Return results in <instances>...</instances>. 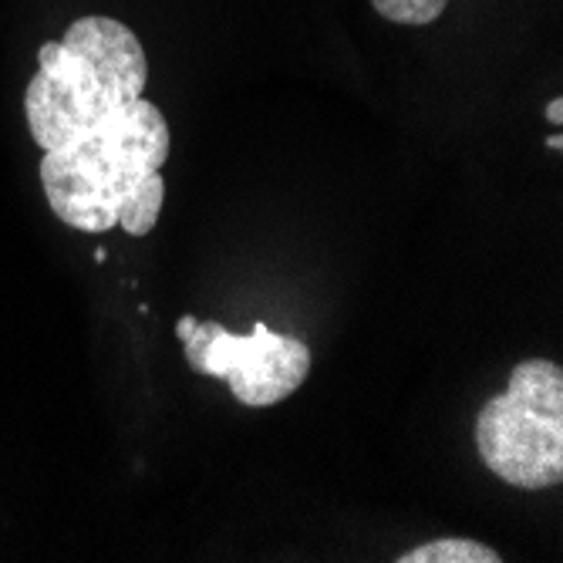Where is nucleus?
Segmentation results:
<instances>
[{
  "label": "nucleus",
  "mask_w": 563,
  "mask_h": 563,
  "mask_svg": "<svg viewBox=\"0 0 563 563\" xmlns=\"http://www.w3.org/2000/svg\"><path fill=\"white\" fill-rule=\"evenodd\" d=\"M395 560L398 563H499L503 556L486 543H476L466 537H445V540H429L422 547H412Z\"/></svg>",
  "instance_id": "5"
},
{
  "label": "nucleus",
  "mask_w": 563,
  "mask_h": 563,
  "mask_svg": "<svg viewBox=\"0 0 563 563\" xmlns=\"http://www.w3.org/2000/svg\"><path fill=\"white\" fill-rule=\"evenodd\" d=\"M176 338L196 375L220 378L246 408H271L290 398L311 375V347L294 334H277L264 321L250 334H233L220 321L179 318Z\"/></svg>",
  "instance_id": "4"
},
{
  "label": "nucleus",
  "mask_w": 563,
  "mask_h": 563,
  "mask_svg": "<svg viewBox=\"0 0 563 563\" xmlns=\"http://www.w3.org/2000/svg\"><path fill=\"white\" fill-rule=\"evenodd\" d=\"M169 145L163 109L148 98L132 101L81 139L44 152L37 173L51 213L81 233L119 227L129 236H148L166 202Z\"/></svg>",
  "instance_id": "1"
},
{
  "label": "nucleus",
  "mask_w": 563,
  "mask_h": 563,
  "mask_svg": "<svg viewBox=\"0 0 563 563\" xmlns=\"http://www.w3.org/2000/svg\"><path fill=\"white\" fill-rule=\"evenodd\" d=\"M563 119V98H550V106H547V122L550 125H560Z\"/></svg>",
  "instance_id": "7"
},
{
  "label": "nucleus",
  "mask_w": 563,
  "mask_h": 563,
  "mask_svg": "<svg viewBox=\"0 0 563 563\" xmlns=\"http://www.w3.org/2000/svg\"><path fill=\"white\" fill-rule=\"evenodd\" d=\"M449 0H372V8L391 21V24H405V27H426L435 24L442 18Z\"/></svg>",
  "instance_id": "6"
},
{
  "label": "nucleus",
  "mask_w": 563,
  "mask_h": 563,
  "mask_svg": "<svg viewBox=\"0 0 563 563\" xmlns=\"http://www.w3.org/2000/svg\"><path fill=\"white\" fill-rule=\"evenodd\" d=\"M148 58L139 34L115 21L78 18L62 41H44L37 71L24 88L31 139L51 152L109 122L142 98Z\"/></svg>",
  "instance_id": "2"
},
{
  "label": "nucleus",
  "mask_w": 563,
  "mask_h": 563,
  "mask_svg": "<svg viewBox=\"0 0 563 563\" xmlns=\"http://www.w3.org/2000/svg\"><path fill=\"white\" fill-rule=\"evenodd\" d=\"M476 452L506 486L540 493L563 479V368L527 357L476 416Z\"/></svg>",
  "instance_id": "3"
}]
</instances>
